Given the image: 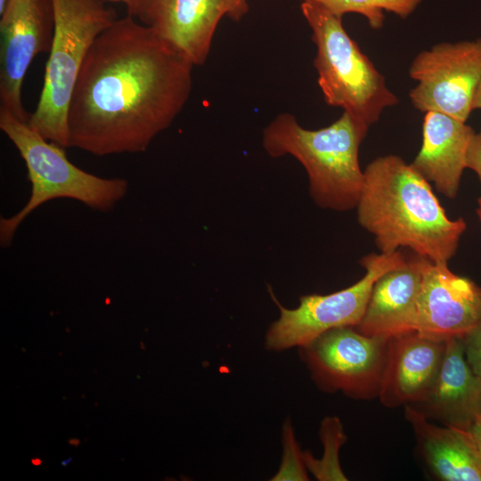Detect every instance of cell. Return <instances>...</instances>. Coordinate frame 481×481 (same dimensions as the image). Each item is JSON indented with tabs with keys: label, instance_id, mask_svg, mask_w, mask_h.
Listing matches in <instances>:
<instances>
[{
	"label": "cell",
	"instance_id": "18",
	"mask_svg": "<svg viewBox=\"0 0 481 481\" xmlns=\"http://www.w3.org/2000/svg\"><path fill=\"white\" fill-rule=\"evenodd\" d=\"M319 4L335 15L343 17L345 13L355 12L365 17L373 29L384 24L385 12L406 19L423 0H301Z\"/></svg>",
	"mask_w": 481,
	"mask_h": 481
},
{
	"label": "cell",
	"instance_id": "11",
	"mask_svg": "<svg viewBox=\"0 0 481 481\" xmlns=\"http://www.w3.org/2000/svg\"><path fill=\"white\" fill-rule=\"evenodd\" d=\"M126 6L194 66L205 63L221 19L239 20L249 11L247 0H131Z\"/></svg>",
	"mask_w": 481,
	"mask_h": 481
},
{
	"label": "cell",
	"instance_id": "29",
	"mask_svg": "<svg viewBox=\"0 0 481 481\" xmlns=\"http://www.w3.org/2000/svg\"><path fill=\"white\" fill-rule=\"evenodd\" d=\"M107 1H110V2L123 3V4H125L126 5H127L131 0H107Z\"/></svg>",
	"mask_w": 481,
	"mask_h": 481
},
{
	"label": "cell",
	"instance_id": "14",
	"mask_svg": "<svg viewBox=\"0 0 481 481\" xmlns=\"http://www.w3.org/2000/svg\"><path fill=\"white\" fill-rule=\"evenodd\" d=\"M445 340L411 331L389 339L379 399L388 408L420 401L435 382Z\"/></svg>",
	"mask_w": 481,
	"mask_h": 481
},
{
	"label": "cell",
	"instance_id": "9",
	"mask_svg": "<svg viewBox=\"0 0 481 481\" xmlns=\"http://www.w3.org/2000/svg\"><path fill=\"white\" fill-rule=\"evenodd\" d=\"M409 75L417 81L409 94L415 109L466 122L481 82V38L440 43L419 53Z\"/></svg>",
	"mask_w": 481,
	"mask_h": 481
},
{
	"label": "cell",
	"instance_id": "4",
	"mask_svg": "<svg viewBox=\"0 0 481 481\" xmlns=\"http://www.w3.org/2000/svg\"><path fill=\"white\" fill-rule=\"evenodd\" d=\"M0 128L22 158L30 182V196L17 213L0 219L2 248L12 244L21 223L35 209L56 199H71L103 213L110 212L128 192L124 178L88 173L69 160L65 148L45 139L6 111H0Z\"/></svg>",
	"mask_w": 481,
	"mask_h": 481
},
{
	"label": "cell",
	"instance_id": "8",
	"mask_svg": "<svg viewBox=\"0 0 481 481\" xmlns=\"http://www.w3.org/2000/svg\"><path fill=\"white\" fill-rule=\"evenodd\" d=\"M389 339L343 326L298 348L311 378L322 390L371 400L379 397Z\"/></svg>",
	"mask_w": 481,
	"mask_h": 481
},
{
	"label": "cell",
	"instance_id": "20",
	"mask_svg": "<svg viewBox=\"0 0 481 481\" xmlns=\"http://www.w3.org/2000/svg\"><path fill=\"white\" fill-rule=\"evenodd\" d=\"M283 455L278 472L271 480H308L304 452L299 450L291 422L287 420L282 431Z\"/></svg>",
	"mask_w": 481,
	"mask_h": 481
},
{
	"label": "cell",
	"instance_id": "6",
	"mask_svg": "<svg viewBox=\"0 0 481 481\" xmlns=\"http://www.w3.org/2000/svg\"><path fill=\"white\" fill-rule=\"evenodd\" d=\"M54 29L44 84L29 126L69 148L67 115L83 62L95 38L118 19L102 0H53Z\"/></svg>",
	"mask_w": 481,
	"mask_h": 481
},
{
	"label": "cell",
	"instance_id": "31",
	"mask_svg": "<svg viewBox=\"0 0 481 481\" xmlns=\"http://www.w3.org/2000/svg\"><path fill=\"white\" fill-rule=\"evenodd\" d=\"M140 347L143 349V350H145V346L143 344V341L140 342Z\"/></svg>",
	"mask_w": 481,
	"mask_h": 481
},
{
	"label": "cell",
	"instance_id": "15",
	"mask_svg": "<svg viewBox=\"0 0 481 481\" xmlns=\"http://www.w3.org/2000/svg\"><path fill=\"white\" fill-rule=\"evenodd\" d=\"M421 284L420 257H406L404 265L374 283L364 314L355 327L363 334L391 338L417 330V301Z\"/></svg>",
	"mask_w": 481,
	"mask_h": 481
},
{
	"label": "cell",
	"instance_id": "5",
	"mask_svg": "<svg viewBox=\"0 0 481 481\" xmlns=\"http://www.w3.org/2000/svg\"><path fill=\"white\" fill-rule=\"evenodd\" d=\"M301 12L316 45L314 65L326 103L340 107L370 127L382 111L399 102L385 77L345 30L342 17L314 2H302Z\"/></svg>",
	"mask_w": 481,
	"mask_h": 481
},
{
	"label": "cell",
	"instance_id": "7",
	"mask_svg": "<svg viewBox=\"0 0 481 481\" xmlns=\"http://www.w3.org/2000/svg\"><path fill=\"white\" fill-rule=\"evenodd\" d=\"M405 261L406 257L399 250L389 254L366 255L360 261L366 273L358 281L330 294L302 296L298 306L294 309L281 306L270 290L280 310V316L267 330L265 348L282 351L301 347L329 330L343 326L356 327L364 314L375 281Z\"/></svg>",
	"mask_w": 481,
	"mask_h": 481
},
{
	"label": "cell",
	"instance_id": "26",
	"mask_svg": "<svg viewBox=\"0 0 481 481\" xmlns=\"http://www.w3.org/2000/svg\"><path fill=\"white\" fill-rule=\"evenodd\" d=\"M30 461L33 466H40L42 464V460L39 457H33Z\"/></svg>",
	"mask_w": 481,
	"mask_h": 481
},
{
	"label": "cell",
	"instance_id": "13",
	"mask_svg": "<svg viewBox=\"0 0 481 481\" xmlns=\"http://www.w3.org/2000/svg\"><path fill=\"white\" fill-rule=\"evenodd\" d=\"M408 405L444 426L469 430L481 414V378L467 360L461 338L445 340L435 382L420 401Z\"/></svg>",
	"mask_w": 481,
	"mask_h": 481
},
{
	"label": "cell",
	"instance_id": "1",
	"mask_svg": "<svg viewBox=\"0 0 481 481\" xmlns=\"http://www.w3.org/2000/svg\"><path fill=\"white\" fill-rule=\"evenodd\" d=\"M194 65L130 15L93 43L67 115L69 148L95 156L138 153L186 104Z\"/></svg>",
	"mask_w": 481,
	"mask_h": 481
},
{
	"label": "cell",
	"instance_id": "10",
	"mask_svg": "<svg viewBox=\"0 0 481 481\" xmlns=\"http://www.w3.org/2000/svg\"><path fill=\"white\" fill-rule=\"evenodd\" d=\"M53 29V0H7L0 12V111L29 121L23 80L34 58L50 51Z\"/></svg>",
	"mask_w": 481,
	"mask_h": 481
},
{
	"label": "cell",
	"instance_id": "3",
	"mask_svg": "<svg viewBox=\"0 0 481 481\" xmlns=\"http://www.w3.org/2000/svg\"><path fill=\"white\" fill-rule=\"evenodd\" d=\"M368 129L346 111L317 130L304 128L293 115L282 113L264 129L262 145L270 157L290 155L302 164L318 207L346 212L356 208L362 192L358 154Z\"/></svg>",
	"mask_w": 481,
	"mask_h": 481
},
{
	"label": "cell",
	"instance_id": "24",
	"mask_svg": "<svg viewBox=\"0 0 481 481\" xmlns=\"http://www.w3.org/2000/svg\"><path fill=\"white\" fill-rule=\"evenodd\" d=\"M479 109L481 110V82L479 83L477 89L475 93L473 100V110Z\"/></svg>",
	"mask_w": 481,
	"mask_h": 481
},
{
	"label": "cell",
	"instance_id": "27",
	"mask_svg": "<svg viewBox=\"0 0 481 481\" xmlns=\"http://www.w3.org/2000/svg\"><path fill=\"white\" fill-rule=\"evenodd\" d=\"M477 214L481 221V197L477 200Z\"/></svg>",
	"mask_w": 481,
	"mask_h": 481
},
{
	"label": "cell",
	"instance_id": "19",
	"mask_svg": "<svg viewBox=\"0 0 481 481\" xmlns=\"http://www.w3.org/2000/svg\"><path fill=\"white\" fill-rule=\"evenodd\" d=\"M319 434L323 444L322 457L316 459L310 452H304L306 469L321 481L347 480L338 459L339 449L346 440L341 421L337 417L325 418Z\"/></svg>",
	"mask_w": 481,
	"mask_h": 481
},
{
	"label": "cell",
	"instance_id": "21",
	"mask_svg": "<svg viewBox=\"0 0 481 481\" xmlns=\"http://www.w3.org/2000/svg\"><path fill=\"white\" fill-rule=\"evenodd\" d=\"M461 339L469 365L481 378V317Z\"/></svg>",
	"mask_w": 481,
	"mask_h": 481
},
{
	"label": "cell",
	"instance_id": "2",
	"mask_svg": "<svg viewBox=\"0 0 481 481\" xmlns=\"http://www.w3.org/2000/svg\"><path fill=\"white\" fill-rule=\"evenodd\" d=\"M355 208L380 253L407 248L434 263H448L467 227L463 218L447 216L429 182L396 155L368 164Z\"/></svg>",
	"mask_w": 481,
	"mask_h": 481
},
{
	"label": "cell",
	"instance_id": "28",
	"mask_svg": "<svg viewBox=\"0 0 481 481\" xmlns=\"http://www.w3.org/2000/svg\"><path fill=\"white\" fill-rule=\"evenodd\" d=\"M72 461V457H69V459L65 460V461H62L61 462V465L63 466V467H66L68 466V464Z\"/></svg>",
	"mask_w": 481,
	"mask_h": 481
},
{
	"label": "cell",
	"instance_id": "30",
	"mask_svg": "<svg viewBox=\"0 0 481 481\" xmlns=\"http://www.w3.org/2000/svg\"><path fill=\"white\" fill-rule=\"evenodd\" d=\"M7 0H0V12L4 10Z\"/></svg>",
	"mask_w": 481,
	"mask_h": 481
},
{
	"label": "cell",
	"instance_id": "23",
	"mask_svg": "<svg viewBox=\"0 0 481 481\" xmlns=\"http://www.w3.org/2000/svg\"><path fill=\"white\" fill-rule=\"evenodd\" d=\"M469 431L481 451V414L477 418Z\"/></svg>",
	"mask_w": 481,
	"mask_h": 481
},
{
	"label": "cell",
	"instance_id": "12",
	"mask_svg": "<svg viewBox=\"0 0 481 481\" xmlns=\"http://www.w3.org/2000/svg\"><path fill=\"white\" fill-rule=\"evenodd\" d=\"M420 268L416 331L440 341L462 338L481 317V287L453 273L447 263L420 257Z\"/></svg>",
	"mask_w": 481,
	"mask_h": 481
},
{
	"label": "cell",
	"instance_id": "22",
	"mask_svg": "<svg viewBox=\"0 0 481 481\" xmlns=\"http://www.w3.org/2000/svg\"><path fill=\"white\" fill-rule=\"evenodd\" d=\"M466 166L467 168L473 170L481 183V128L480 130L474 134L466 157Z\"/></svg>",
	"mask_w": 481,
	"mask_h": 481
},
{
	"label": "cell",
	"instance_id": "17",
	"mask_svg": "<svg viewBox=\"0 0 481 481\" xmlns=\"http://www.w3.org/2000/svg\"><path fill=\"white\" fill-rule=\"evenodd\" d=\"M405 417L430 472L443 481H481V451L469 430L433 424L412 405Z\"/></svg>",
	"mask_w": 481,
	"mask_h": 481
},
{
	"label": "cell",
	"instance_id": "16",
	"mask_svg": "<svg viewBox=\"0 0 481 481\" xmlns=\"http://www.w3.org/2000/svg\"><path fill=\"white\" fill-rule=\"evenodd\" d=\"M474 134L466 122L437 111L425 112L422 144L412 167L439 192L455 199Z\"/></svg>",
	"mask_w": 481,
	"mask_h": 481
},
{
	"label": "cell",
	"instance_id": "25",
	"mask_svg": "<svg viewBox=\"0 0 481 481\" xmlns=\"http://www.w3.org/2000/svg\"><path fill=\"white\" fill-rule=\"evenodd\" d=\"M80 443L81 441L77 437H71L68 440V444L75 447H77Z\"/></svg>",
	"mask_w": 481,
	"mask_h": 481
}]
</instances>
